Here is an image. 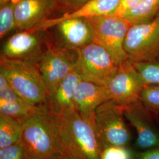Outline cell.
Returning a JSON list of instances; mask_svg holds the SVG:
<instances>
[{
  "mask_svg": "<svg viewBox=\"0 0 159 159\" xmlns=\"http://www.w3.org/2000/svg\"><path fill=\"white\" fill-rule=\"evenodd\" d=\"M85 18L91 27L93 43L103 47L119 65L128 60L124 41L131 25L130 23L114 15Z\"/></svg>",
  "mask_w": 159,
  "mask_h": 159,
  "instance_id": "5",
  "label": "cell"
},
{
  "mask_svg": "<svg viewBox=\"0 0 159 159\" xmlns=\"http://www.w3.org/2000/svg\"><path fill=\"white\" fill-rule=\"evenodd\" d=\"M101 159H134V151L130 147L109 146L102 150Z\"/></svg>",
  "mask_w": 159,
  "mask_h": 159,
  "instance_id": "23",
  "label": "cell"
},
{
  "mask_svg": "<svg viewBox=\"0 0 159 159\" xmlns=\"http://www.w3.org/2000/svg\"><path fill=\"white\" fill-rule=\"evenodd\" d=\"M74 70L81 80L106 87L116 74L119 64L102 46L92 42L76 50Z\"/></svg>",
  "mask_w": 159,
  "mask_h": 159,
  "instance_id": "4",
  "label": "cell"
},
{
  "mask_svg": "<svg viewBox=\"0 0 159 159\" xmlns=\"http://www.w3.org/2000/svg\"><path fill=\"white\" fill-rule=\"evenodd\" d=\"M76 50L68 47L47 45L37 63L46 84L48 96L70 72L74 70L77 61Z\"/></svg>",
  "mask_w": 159,
  "mask_h": 159,
  "instance_id": "8",
  "label": "cell"
},
{
  "mask_svg": "<svg viewBox=\"0 0 159 159\" xmlns=\"http://www.w3.org/2000/svg\"><path fill=\"white\" fill-rule=\"evenodd\" d=\"M21 142L26 159H79L63 119L50 113L47 105L22 124Z\"/></svg>",
  "mask_w": 159,
  "mask_h": 159,
  "instance_id": "1",
  "label": "cell"
},
{
  "mask_svg": "<svg viewBox=\"0 0 159 159\" xmlns=\"http://www.w3.org/2000/svg\"><path fill=\"white\" fill-rule=\"evenodd\" d=\"M16 2L9 1L0 8V37L4 38L16 28L15 8Z\"/></svg>",
  "mask_w": 159,
  "mask_h": 159,
  "instance_id": "21",
  "label": "cell"
},
{
  "mask_svg": "<svg viewBox=\"0 0 159 159\" xmlns=\"http://www.w3.org/2000/svg\"><path fill=\"white\" fill-rule=\"evenodd\" d=\"M39 32L24 31L12 35L4 44L1 55L37 64L44 52Z\"/></svg>",
  "mask_w": 159,
  "mask_h": 159,
  "instance_id": "11",
  "label": "cell"
},
{
  "mask_svg": "<svg viewBox=\"0 0 159 159\" xmlns=\"http://www.w3.org/2000/svg\"><path fill=\"white\" fill-rule=\"evenodd\" d=\"M94 122L101 150L109 146L130 147L131 134L123 107L111 100L102 103L97 108Z\"/></svg>",
  "mask_w": 159,
  "mask_h": 159,
  "instance_id": "3",
  "label": "cell"
},
{
  "mask_svg": "<svg viewBox=\"0 0 159 159\" xmlns=\"http://www.w3.org/2000/svg\"><path fill=\"white\" fill-rule=\"evenodd\" d=\"M141 0H120L119 6L114 16L121 17L125 12L136 6Z\"/></svg>",
  "mask_w": 159,
  "mask_h": 159,
  "instance_id": "26",
  "label": "cell"
},
{
  "mask_svg": "<svg viewBox=\"0 0 159 159\" xmlns=\"http://www.w3.org/2000/svg\"><path fill=\"white\" fill-rule=\"evenodd\" d=\"M21 98L10 85L4 89L0 90V104L11 102Z\"/></svg>",
  "mask_w": 159,
  "mask_h": 159,
  "instance_id": "25",
  "label": "cell"
},
{
  "mask_svg": "<svg viewBox=\"0 0 159 159\" xmlns=\"http://www.w3.org/2000/svg\"><path fill=\"white\" fill-rule=\"evenodd\" d=\"M11 1V0H0V6L4 5V4H6V3H7V2L8 1ZM11 1L17 3V2H18L19 0H11Z\"/></svg>",
  "mask_w": 159,
  "mask_h": 159,
  "instance_id": "29",
  "label": "cell"
},
{
  "mask_svg": "<svg viewBox=\"0 0 159 159\" xmlns=\"http://www.w3.org/2000/svg\"><path fill=\"white\" fill-rule=\"evenodd\" d=\"M123 113L126 120L136 132L134 150L145 151L159 148V131L154 125L153 114L142 104L124 108Z\"/></svg>",
  "mask_w": 159,
  "mask_h": 159,
  "instance_id": "10",
  "label": "cell"
},
{
  "mask_svg": "<svg viewBox=\"0 0 159 159\" xmlns=\"http://www.w3.org/2000/svg\"><path fill=\"white\" fill-rule=\"evenodd\" d=\"M46 106L47 104L35 106L20 98L11 102L0 104V114L10 117L22 125L25 120L40 111Z\"/></svg>",
  "mask_w": 159,
  "mask_h": 159,
  "instance_id": "18",
  "label": "cell"
},
{
  "mask_svg": "<svg viewBox=\"0 0 159 159\" xmlns=\"http://www.w3.org/2000/svg\"><path fill=\"white\" fill-rule=\"evenodd\" d=\"M110 100L106 87L81 80L76 87L74 96L75 110L94 127L97 108Z\"/></svg>",
  "mask_w": 159,
  "mask_h": 159,
  "instance_id": "12",
  "label": "cell"
},
{
  "mask_svg": "<svg viewBox=\"0 0 159 159\" xmlns=\"http://www.w3.org/2000/svg\"><path fill=\"white\" fill-rule=\"evenodd\" d=\"M58 0H19L15 8L16 28L32 30L48 19L58 6Z\"/></svg>",
  "mask_w": 159,
  "mask_h": 159,
  "instance_id": "13",
  "label": "cell"
},
{
  "mask_svg": "<svg viewBox=\"0 0 159 159\" xmlns=\"http://www.w3.org/2000/svg\"><path fill=\"white\" fill-rule=\"evenodd\" d=\"M0 159H26L25 152L21 141L6 148H1Z\"/></svg>",
  "mask_w": 159,
  "mask_h": 159,
  "instance_id": "24",
  "label": "cell"
},
{
  "mask_svg": "<svg viewBox=\"0 0 159 159\" xmlns=\"http://www.w3.org/2000/svg\"><path fill=\"white\" fill-rule=\"evenodd\" d=\"M23 130V125L17 120L0 114V148L19 142Z\"/></svg>",
  "mask_w": 159,
  "mask_h": 159,
  "instance_id": "19",
  "label": "cell"
},
{
  "mask_svg": "<svg viewBox=\"0 0 159 159\" xmlns=\"http://www.w3.org/2000/svg\"><path fill=\"white\" fill-rule=\"evenodd\" d=\"M141 102L154 116L159 115V85H145L141 93Z\"/></svg>",
  "mask_w": 159,
  "mask_h": 159,
  "instance_id": "22",
  "label": "cell"
},
{
  "mask_svg": "<svg viewBox=\"0 0 159 159\" xmlns=\"http://www.w3.org/2000/svg\"><path fill=\"white\" fill-rule=\"evenodd\" d=\"M159 14V0H141L134 7L125 12L121 18L131 25L146 23Z\"/></svg>",
  "mask_w": 159,
  "mask_h": 159,
  "instance_id": "17",
  "label": "cell"
},
{
  "mask_svg": "<svg viewBox=\"0 0 159 159\" xmlns=\"http://www.w3.org/2000/svg\"><path fill=\"white\" fill-rule=\"evenodd\" d=\"M145 84L129 60L120 63L106 88L110 100L123 108L142 105L141 93Z\"/></svg>",
  "mask_w": 159,
  "mask_h": 159,
  "instance_id": "7",
  "label": "cell"
},
{
  "mask_svg": "<svg viewBox=\"0 0 159 159\" xmlns=\"http://www.w3.org/2000/svg\"><path fill=\"white\" fill-rule=\"evenodd\" d=\"M124 49L132 63L159 57V14L153 20L131 25L125 35Z\"/></svg>",
  "mask_w": 159,
  "mask_h": 159,
  "instance_id": "6",
  "label": "cell"
},
{
  "mask_svg": "<svg viewBox=\"0 0 159 159\" xmlns=\"http://www.w3.org/2000/svg\"><path fill=\"white\" fill-rule=\"evenodd\" d=\"M81 80L74 70L64 78L55 91L48 96L47 105L50 113L61 117H66L76 111L75 91Z\"/></svg>",
  "mask_w": 159,
  "mask_h": 159,
  "instance_id": "14",
  "label": "cell"
},
{
  "mask_svg": "<svg viewBox=\"0 0 159 159\" xmlns=\"http://www.w3.org/2000/svg\"><path fill=\"white\" fill-rule=\"evenodd\" d=\"M133 64L145 85H159V57L153 60Z\"/></svg>",
  "mask_w": 159,
  "mask_h": 159,
  "instance_id": "20",
  "label": "cell"
},
{
  "mask_svg": "<svg viewBox=\"0 0 159 159\" xmlns=\"http://www.w3.org/2000/svg\"><path fill=\"white\" fill-rule=\"evenodd\" d=\"M120 2V0H90L78 9L64 14L61 17L47 19L30 31H44L56 26L61 21L70 18L113 15L119 6Z\"/></svg>",
  "mask_w": 159,
  "mask_h": 159,
  "instance_id": "15",
  "label": "cell"
},
{
  "mask_svg": "<svg viewBox=\"0 0 159 159\" xmlns=\"http://www.w3.org/2000/svg\"><path fill=\"white\" fill-rule=\"evenodd\" d=\"M56 26L68 48L77 50L93 42L91 27L85 18L67 19Z\"/></svg>",
  "mask_w": 159,
  "mask_h": 159,
  "instance_id": "16",
  "label": "cell"
},
{
  "mask_svg": "<svg viewBox=\"0 0 159 159\" xmlns=\"http://www.w3.org/2000/svg\"><path fill=\"white\" fill-rule=\"evenodd\" d=\"M0 71L24 100L35 106L47 104L48 93L37 63L1 55Z\"/></svg>",
  "mask_w": 159,
  "mask_h": 159,
  "instance_id": "2",
  "label": "cell"
},
{
  "mask_svg": "<svg viewBox=\"0 0 159 159\" xmlns=\"http://www.w3.org/2000/svg\"><path fill=\"white\" fill-rule=\"evenodd\" d=\"M61 118L79 159H101L102 150L94 127L77 111Z\"/></svg>",
  "mask_w": 159,
  "mask_h": 159,
  "instance_id": "9",
  "label": "cell"
},
{
  "mask_svg": "<svg viewBox=\"0 0 159 159\" xmlns=\"http://www.w3.org/2000/svg\"><path fill=\"white\" fill-rule=\"evenodd\" d=\"M60 1H61L63 4L67 6H70L72 8H74L75 10H77L81 6H83L86 2L89 1L90 0H60Z\"/></svg>",
  "mask_w": 159,
  "mask_h": 159,
  "instance_id": "28",
  "label": "cell"
},
{
  "mask_svg": "<svg viewBox=\"0 0 159 159\" xmlns=\"http://www.w3.org/2000/svg\"><path fill=\"white\" fill-rule=\"evenodd\" d=\"M133 151L134 159H159V147L145 151Z\"/></svg>",
  "mask_w": 159,
  "mask_h": 159,
  "instance_id": "27",
  "label": "cell"
}]
</instances>
